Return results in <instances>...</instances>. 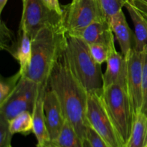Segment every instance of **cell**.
<instances>
[{
    "label": "cell",
    "instance_id": "cell-1",
    "mask_svg": "<svg viewBox=\"0 0 147 147\" xmlns=\"http://www.w3.org/2000/svg\"><path fill=\"white\" fill-rule=\"evenodd\" d=\"M48 87L57 96L66 121L82 141H86L89 126L86 119L88 92L72 73L64 54L52 71Z\"/></svg>",
    "mask_w": 147,
    "mask_h": 147
},
{
    "label": "cell",
    "instance_id": "cell-2",
    "mask_svg": "<svg viewBox=\"0 0 147 147\" xmlns=\"http://www.w3.org/2000/svg\"><path fill=\"white\" fill-rule=\"evenodd\" d=\"M67 45V32L63 24L45 27L32 39V57L27 72L22 78L48 86L52 71Z\"/></svg>",
    "mask_w": 147,
    "mask_h": 147
},
{
    "label": "cell",
    "instance_id": "cell-3",
    "mask_svg": "<svg viewBox=\"0 0 147 147\" xmlns=\"http://www.w3.org/2000/svg\"><path fill=\"white\" fill-rule=\"evenodd\" d=\"M64 56L72 73L88 93L102 91L101 65L93 58L87 43L78 37L67 34Z\"/></svg>",
    "mask_w": 147,
    "mask_h": 147
},
{
    "label": "cell",
    "instance_id": "cell-4",
    "mask_svg": "<svg viewBox=\"0 0 147 147\" xmlns=\"http://www.w3.org/2000/svg\"><path fill=\"white\" fill-rule=\"evenodd\" d=\"M102 100L116 131L126 146L134 121L133 110L126 88L112 85L103 88Z\"/></svg>",
    "mask_w": 147,
    "mask_h": 147
},
{
    "label": "cell",
    "instance_id": "cell-5",
    "mask_svg": "<svg viewBox=\"0 0 147 147\" xmlns=\"http://www.w3.org/2000/svg\"><path fill=\"white\" fill-rule=\"evenodd\" d=\"M101 93H88L86 109L88 123L110 147H125L106 111Z\"/></svg>",
    "mask_w": 147,
    "mask_h": 147
},
{
    "label": "cell",
    "instance_id": "cell-6",
    "mask_svg": "<svg viewBox=\"0 0 147 147\" xmlns=\"http://www.w3.org/2000/svg\"><path fill=\"white\" fill-rule=\"evenodd\" d=\"M42 87L36 82L22 77L11 95L0 105V116L10 121L22 112L32 113Z\"/></svg>",
    "mask_w": 147,
    "mask_h": 147
},
{
    "label": "cell",
    "instance_id": "cell-7",
    "mask_svg": "<svg viewBox=\"0 0 147 147\" xmlns=\"http://www.w3.org/2000/svg\"><path fill=\"white\" fill-rule=\"evenodd\" d=\"M63 24V16L49 9L42 0H27L22 5L20 30L32 39L40 30Z\"/></svg>",
    "mask_w": 147,
    "mask_h": 147
},
{
    "label": "cell",
    "instance_id": "cell-8",
    "mask_svg": "<svg viewBox=\"0 0 147 147\" xmlns=\"http://www.w3.org/2000/svg\"><path fill=\"white\" fill-rule=\"evenodd\" d=\"M62 8L63 25L67 34L79 31L96 20L106 18L97 0H72L70 4Z\"/></svg>",
    "mask_w": 147,
    "mask_h": 147
},
{
    "label": "cell",
    "instance_id": "cell-9",
    "mask_svg": "<svg viewBox=\"0 0 147 147\" xmlns=\"http://www.w3.org/2000/svg\"><path fill=\"white\" fill-rule=\"evenodd\" d=\"M127 60L126 90L130 99L134 119L142 111L143 85V52L133 49Z\"/></svg>",
    "mask_w": 147,
    "mask_h": 147
},
{
    "label": "cell",
    "instance_id": "cell-10",
    "mask_svg": "<svg viewBox=\"0 0 147 147\" xmlns=\"http://www.w3.org/2000/svg\"><path fill=\"white\" fill-rule=\"evenodd\" d=\"M43 109L50 142H55L61 133L66 119L57 96L48 86L43 98Z\"/></svg>",
    "mask_w": 147,
    "mask_h": 147
},
{
    "label": "cell",
    "instance_id": "cell-11",
    "mask_svg": "<svg viewBox=\"0 0 147 147\" xmlns=\"http://www.w3.org/2000/svg\"><path fill=\"white\" fill-rule=\"evenodd\" d=\"M127 60L126 57L116 50L115 44L110 47L106 60V69L103 74V88L112 85H119L126 88Z\"/></svg>",
    "mask_w": 147,
    "mask_h": 147
},
{
    "label": "cell",
    "instance_id": "cell-12",
    "mask_svg": "<svg viewBox=\"0 0 147 147\" xmlns=\"http://www.w3.org/2000/svg\"><path fill=\"white\" fill-rule=\"evenodd\" d=\"M70 35L81 39L88 45L101 43L111 46L115 43V35L109 21L106 18L96 20L85 28Z\"/></svg>",
    "mask_w": 147,
    "mask_h": 147
},
{
    "label": "cell",
    "instance_id": "cell-13",
    "mask_svg": "<svg viewBox=\"0 0 147 147\" xmlns=\"http://www.w3.org/2000/svg\"><path fill=\"white\" fill-rule=\"evenodd\" d=\"M109 23L120 46L121 53L127 57L134 49V33L129 27L123 10L113 15Z\"/></svg>",
    "mask_w": 147,
    "mask_h": 147
},
{
    "label": "cell",
    "instance_id": "cell-14",
    "mask_svg": "<svg viewBox=\"0 0 147 147\" xmlns=\"http://www.w3.org/2000/svg\"><path fill=\"white\" fill-rule=\"evenodd\" d=\"M47 87H42L39 97L37 98L34 111L32 113L33 131L37 141V147H42L45 144L50 142V136L46 126L45 119L43 109V98Z\"/></svg>",
    "mask_w": 147,
    "mask_h": 147
},
{
    "label": "cell",
    "instance_id": "cell-15",
    "mask_svg": "<svg viewBox=\"0 0 147 147\" xmlns=\"http://www.w3.org/2000/svg\"><path fill=\"white\" fill-rule=\"evenodd\" d=\"M125 7L127 9L134 25V49L138 52H143L147 46V22L142 13L128 0Z\"/></svg>",
    "mask_w": 147,
    "mask_h": 147
},
{
    "label": "cell",
    "instance_id": "cell-16",
    "mask_svg": "<svg viewBox=\"0 0 147 147\" xmlns=\"http://www.w3.org/2000/svg\"><path fill=\"white\" fill-rule=\"evenodd\" d=\"M32 57V39L27 32L19 30V42L14 58L20 64V71L22 76L27 72Z\"/></svg>",
    "mask_w": 147,
    "mask_h": 147
},
{
    "label": "cell",
    "instance_id": "cell-17",
    "mask_svg": "<svg viewBox=\"0 0 147 147\" xmlns=\"http://www.w3.org/2000/svg\"><path fill=\"white\" fill-rule=\"evenodd\" d=\"M147 146V116L140 112L135 117L131 133L125 147Z\"/></svg>",
    "mask_w": 147,
    "mask_h": 147
},
{
    "label": "cell",
    "instance_id": "cell-18",
    "mask_svg": "<svg viewBox=\"0 0 147 147\" xmlns=\"http://www.w3.org/2000/svg\"><path fill=\"white\" fill-rule=\"evenodd\" d=\"M9 126L12 134H21L23 135H28L32 133V113L29 111L20 113L11 120L9 121Z\"/></svg>",
    "mask_w": 147,
    "mask_h": 147
},
{
    "label": "cell",
    "instance_id": "cell-19",
    "mask_svg": "<svg viewBox=\"0 0 147 147\" xmlns=\"http://www.w3.org/2000/svg\"><path fill=\"white\" fill-rule=\"evenodd\" d=\"M83 142L70 123L66 121L59 137L53 143L57 147H84Z\"/></svg>",
    "mask_w": 147,
    "mask_h": 147
},
{
    "label": "cell",
    "instance_id": "cell-20",
    "mask_svg": "<svg viewBox=\"0 0 147 147\" xmlns=\"http://www.w3.org/2000/svg\"><path fill=\"white\" fill-rule=\"evenodd\" d=\"M0 46L1 50L8 52L13 57L15 55L19 42L18 37H16L14 32L10 30L3 21L0 25Z\"/></svg>",
    "mask_w": 147,
    "mask_h": 147
},
{
    "label": "cell",
    "instance_id": "cell-21",
    "mask_svg": "<svg viewBox=\"0 0 147 147\" xmlns=\"http://www.w3.org/2000/svg\"><path fill=\"white\" fill-rule=\"evenodd\" d=\"M22 75L19 70L8 78H1L0 81V105L2 104L15 89Z\"/></svg>",
    "mask_w": 147,
    "mask_h": 147
},
{
    "label": "cell",
    "instance_id": "cell-22",
    "mask_svg": "<svg viewBox=\"0 0 147 147\" xmlns=\"http://www.w3.org/2000/svg\"><path fill=\"white\" fill-rule=\"evenodd\" d=\"M128 0H97L103 14L109 21L111 18L121 11Z\"/></svg>",
    "mask_w": 147,
    "mask_h": 147
},
{
    "label": "cell",
    "instance_id": "cell-23",
    "mask_svg": "<svg viewBox=\"0 0 147 147\" xmlns=\"http://www.w3.org/2000/svg\"><path fill=\"white\" fill-rule=\"evenodd\" d=\"M111 46H108L105 44H101V43L88 45L89 50H90L92 57L94 59L95 61L100 65L103 63H106V60L109 57Z\"/></svg>",
    "mask_w": 147,
    "mask_h": 147
},
{
    "label": "cell",
    "instance_id": "cell-24",
    "mask_svg": "<svg viewBox=\"0 0 147 147\" xmlns=\"http://www.w3.org/2000/svg\"><path fill=\"white\" fill-rule=\"evenodd\" d=\"M12 134L9 129V121L0 116V147H12Z\"/></svg>",
    "mask_w": 147,
    "mask_h": 147
},
{
    "label": "cell",
    "instance_id": "cell-25",
    "mask_svg": "<svg viewBox=\"0 0 147 147\" xmlns=\"http://www.w3.org/2000/svg\"><path fill=\"white\" fill-rule=\"evenodd\" d=\"M142 113L147 116V46L143 51V85Z\"/></svg>",
    "mask_w": 147,
    "mask_h": 147
},
{
    "label": "cell",
    "instance_id": "cell-26",
    "mask_svg": "<svg viewBox=\"0 0 147 147\" xmlns=\"http://www.w3.org/2000/svg\"><path fill=\"white\" fill-rule=\"evenodd\" d=\"M87 140L91 147H110L90 126L88 129Z\"/></svg>",
    "mask_w": 147,
    "mask_h": 147
},
{
    "label": "cell",
    "instance_id": "cell-27",
    "mask_svg": "<svg viewBox=\"0 0 147 147\" xmlns=\"http://www.w3.org/2000/svg\"><path fill=\"white\" fill-rule=\"evenodd\" d=\"M42 1L49 9L57 11L59 14H63V8L59 2V0H42Z\"/></svg>",
    "mask_w": 147,
    "mask_h": 147
},
{
    "label": "cell",
    "instance_id": "cell-28",
    "mask_svg": "<svg viewBox=\"0 0 147 147\" xmlns=\"http://www.w3.org/2000/svg\"><path fill=\"white\" fill-rule=\"evenodd\" d=\"M130 1L140 12L147 14V0H130Z\"/></svg>",
    "mask_w": 147,
    "mask_h": 147
},
{
    "label": "cell",
    "instance_id": "cell-29",
    "mask_svg": "<svg viewBox=\"0 0 147 147\" xmlns=\"http://www.w3.org/2000/svg\"><path fill=\"white\" fill-rule=\"evenodd\" d=\"M7 1H8V0H0V14H1V12L4 10V8L5 7Z\"/></svg>",
    "mask_w": 147,
    "mask_h": 147
},
{
    "label": "cell",
    "instance_id": "cell-30",
    "mask_svg": "<svg viewBox=\"0 0 147 147\" xmlns=\"http://www.w3.org/2000/svg\"><path fill=\"white\" fill-rule=\"evenodd\" d=\"M42 147H57V146H56V145L54 143H53V142H48V143L45 144L44 146H42Z\"/></svg>",
    "mask_w": 147,
    "mask_h": 147
},
{
    "label": "cell",
    "instance_id": "cell-31",
    "mask_svg": "<svg viewBox=\"0 0 147 147\" xmlns=\"http://www.w3.org/2000/svg\"><path fill=\"white\" fill-rule=\"evenodd\" d=\"M83 144H84V147H91V146H90V144H89V142H88L87 139H86V141H84Z\"/></svg>",
    "mask_w": 147,
    "mask_h": 147
},
{
    "label": "cell",
    "instance_id": "cell-32",
    "mask_svg": "<svg viewBox=\"0 0 147 147\" xmlns=\"http://www.w3.org/2000/svg\"><path fill=\"white\" fill-rule=\"evenodd\" d=\"M141 13H142V12H141ZM142 14L144 16V18L146 19V22H147V14H144V13H142Z\"/></svg>",
    "mask_w": 147,
    "mask_h": 147
},
{
    "label": "cell",
    "instance_id": "cell-33",
    "mask_svg": "<svg viewBox=\"0 0 147 147\" xmlns=\"http://www.w3.org/2000/svg\"><path fill=\"white\" fill-rule=\"evenodd\" d=\"M22 5H23V4L26 2V1H27V0H22Z\"/></svg>",
    "mask_w": 147,
    "mask_h": 147
},
{
    "label": "cell",
    "instance_id": "cell-34",
    "mask_svg": "<svg viewBox=\"0 0 147 147\" xmlns=\"http://www.w3.org/2000/svg\"><path fill=\"white\" fill-rule=\"evenodd\" d=\"M146 147H147V146H146Z\"/></svg>",
    "mask_w": 147,
    "mask_h": 147
}]
</instances>
